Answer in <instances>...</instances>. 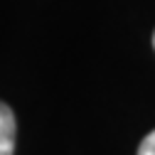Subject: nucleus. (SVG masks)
I'll return each mask as SVG.
<instances>
[{
	"instance_id": "1",
	"label": "nucleus",
	"mask_w": 155,
	"mask_h": 155,
	"mask_svg": "<svg viewBox=\"0 0 155 155\" xmlns=\"http://www.w3.org/2000/svg\"><path fill=\"white\" fill-rule=\"evenodd\" d=\"M15 113L8 104L0 101V155H12L15 153Z\"/></svg>"
},
{
	"instance_id": "2",
	"label": "nucleus",
	"mask_w": 155,
	"mask_h": 155,
	"mask_svg": "<svg viewBox=\"0 0 155 155\" xmlns=\"http://www.w3.org/2000/svg\"><path fill=\"white\" fill-rule=\"evenodd\" d=\"M138 155H155V130H150L143 138V143L138 148Z\"/></svg>"
},
{
	"instance_id": "3",
	"label": "nucleus",
	"mask_w": 155,
	"mask_h": 155,
	"mask_svg": "<svg viewBox=\"0 0 155 155\" xmlns=\"http://www.w3.org/2000/svg\"><path fill=\"white\" fill-rule=\"evenodd\" d=\"M153 47H155V35H153Z\"/></svg>"
}]
</instances>
